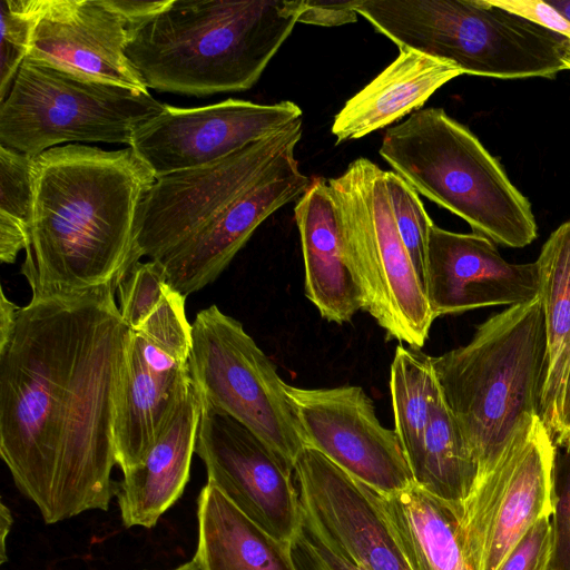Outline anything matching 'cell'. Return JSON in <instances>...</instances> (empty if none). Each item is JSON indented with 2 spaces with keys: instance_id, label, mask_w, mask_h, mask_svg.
Listing matches in <instances>:
<instances>
[{
  "instance_id": "obj_12",
  "label": "cell",
  "mask_w": 570,
  "mask_h": 570,
  "mask_svg": "<svg viewBox=\"0 0 570 570\" xmlns=\"http://www.w3.org/2000/svg\"><path fill=\"white\" fill-rule=\"evenodd\" d=\"M284 391L306 446L377 492L414 484L394 430L381 424L361 386L303 389L285 383Z\"/></svg>"
},
{
  "instance_id": "obj_20",
  "label": "cell",
  "mask_w": 570,
  "mask_h": 570,
  "mask_svg": "<svg viewBox=\"0 0 570 570\" xmlns=\"http://www.w3.org/2000/svg\"><path fill=\"white\" fill-rule=\"evenodd\" d=\"M200 411L202 402L191 385L146 458L122 472L116 495L126 528L155 527L183 494L189 480Z\"/></svg>"
},
{
  "instance_id": "obj_34",
  "label": "cell",
  "mask_w": 570,
  "mask_h": 570,
  "mask_svg": "<svg viewBox=\"0 0 570 570\" xmlns=\"http://www.w3.org/2000/svg\"><path fill=\"white\" fill-rule=\"evenodd\" d=\"M551 549V517H541L519 539L497 570H548Z\"/></svg>"
},
{
  "instance_id": "obj_8",
  "label": "cell",
  "mask_w": 570,
  "mask_h": 570,
  "mask_svg": "<svg viewBox=\"0 0 570 570\" xmlns=\"http://www.w3.org/2000/svg\"><path fill=\"white\" fill-rule=\"evenodd\" d=\"M164 107L148 90L98 80L27 56L0 102V145L32 158L65 142L129 147L136 129Z\"/></svg>"
},
{
  "instance_id": "obj_38",
  "label": "cell",
  "mask_w": 570,
  "mask_h": 570,
  "mask_svg": "<svg viewBox=\"0 0 570 570\" xmlns=\"http://www.w3.org/2000/svg\"><path fill=\"white\" fill-rule=\"evenodd\" d=\"M31 238V229L22 223L0 215V259L2 263H14L19 252L24 250Z\"/></svg>"
},
{
  "instance_id": "obj_14",
  "label": "cell",
  "mask_w": 570,
  "mask_h": 570,
  "mask_svg": "<svg viewBox=\"0 0 570 570\" xmlns=\"http://www.w3.org/2000/svg\"><path fill=\"white\" fill-rule=\"evenodd\" d=\"M299 118L302 109L288 100L263 105L228 98L193 108L165 104L136 129L129 147L158 178L216 161Z\"/></svg>"
},
{
  "instance_id": "obj_33",
  "label": "cell",
  "mask_w": 570,
  "mask_h": 570,
  "mask_svg": "<svg viewBox=\"0 0 570 570\" xmlns=\"http://www.w3.org/2000/svg\"><path fill=\"white\" fill-rule=\"evenodd\" d=\"M551 534L548 570H570V441L556 445Z\"/></svg>"
},
{
  "instance_id": "obj_19",
  "label": "cell",
  "mask_w": 570,
  "mask_h": 570,
  "mask_svg": "<svg viewBox=\"0 0 570 570\" xmlns=\"http://www.w3.org/2000/svg\"><path fill=\"white\" fill-rule=\"evenodd\" d=\"M187 363L129 330L115 421L116 464L122 472L146 458L189 391Z\"/></svg>"
},
{
  "instance_id": "obj_17",
  "label": "cell",
  "mask_w": 570,
  "mask_h": 570,
  "mask_svg": "<svg viewBox=\"0 0 570 570\" xmlns=\"http://www.w3.org/2000/svg\"><path fill=\"white\" fill-rule=\"evenodd\" d=\"M425 295L433 318L471 309L530 303L540 295L537 262H507L494 243L478 233L431 227Z\"/></svg>"
},
{
  "instance_id": "obj_28",
  "label": "cell",
  "mask_w": 570,
  "mask_h": 570,
  "mask_svg": "<svg viewBox=\"0 0 570 570\" xmlns=\"http://www.w3.org/2000/svg\"><path fill=\"white\" fill-rule=\"evenodd\" d=\"M385 181L399 234L425 292L428 244L434 223L405 179L387 170Z\"/></svg>"
},
{
  "instance_id": "obj_29",
  "label": "cell",
  "mask_w": 570,
  "mask_h": 570,
  "mask_svg": "<svg viewBox=\"0 0 570 570\" xmlns=\"http://www.w3.org/2000/svg\"><path fill=\"white\" fill-rule=\"evenodd\" d=\"M43 0H1L0 102L7 97L41 16Z\"/></svg>"
},
{
  "instance_id": "obj_2",
  "label": "cell",
  "mask_w": 570,
  "mask_h": 570,
  "mask_svg": "<svg viewBox=\"0 0 570 570\" xmlns=\"http://www.w3.org/2000/svg\"><path fill=\"white\" fill-rule=\"evenodd\" d=\"M32 224L20 272L31 298L118 285L138 206L156 177L131 147L66 144L33 157Z\"/></svg>"
},
{
  "instance_id": "obj_1",
  "label": "cell",
  "mask_w": 570,
  "mask_h": 570,
  "mask_svg": "<svg viewBox=\"0 0 570 570\" xmlns=\"http://www.w3.org/2000/svg\"><path fill=\"white\" fill-rule=\"evenodd\" d=\"M107 284L31 298L0 345V455L46 523L107 511L129 328Z\"/></svg>"
},
{
  "instance_id": "obj_21",
  "label": "cell",
  "mask_w": 570,
  "mask_h": 570,
  "mask_svg": "<svg viewBox=\"0 0 570 570\" xmlns=\"http://www.w3.org/2000/svg\"><path fill=\"white\" fill-rule=\"evenodd\" d=\"M304 261V292L321 316L342 325L364 309L345 255L327 180L315 177L294 208Z\"/></svg>"
},
{
  "instance_id": "obj_3",
  "label": "cell",
  "mask_w": 570,
  "mask_h": 570,
  "mask_svg": "<svg viewBox=\"0 0 570 570\" xmlns=\"http://www.w3.org/2000/svg\"><path fill=\"white\" fill-rule=\"evenodd\" d=\"M298 22L297 0H171L128 30L148 89L208 96L250 89Z\"/></svg>"
},
{
  "instance_id": "obj_5",
  "label": "cell",
  "mask_w": 570,
  "mask_h": 570,
  "mask_svg": "<svg viewBox=\"0 0 570 570\" xmlns=\"http://www.w3.org/2000/svg\"><path fill=\"white\" fill-rule=\"evenodd\" d=\"M381 157L419 194L464 219L493 243L521 248L538 227L528 198L464 125L439 107L386 129Z\"/></svg>"
},
{
  "instance_id": "obj_40",
  "label": "cell",
  "mask_w": 570,
  "mask_h": 570,
  "mask_svg": "<svg viewBox=\"0 0 570 570\" xmlns=\"http://www.w3.org/2000/svg\"><path fill=\"white\" fill-rule=\"evenodd\" d=\"M20 311V306L16 305L7 298L3 289L0 297V345L4 344L11 336Z\"/></svg>"
},
{
  "instance_id": "obj_9",
  "label": "cell",
  "mask_w": 570,
  "mask_h": 570,
  "mask_svg": "<svg viewBox=\"0 0 570 570\" xmlns=\"http://www.w3.org/2000/svg\"><path fill=\"white\" fill-rule=\"evenodd\" d=\"M187 364L200 402L238 421L294 471L306 445L285 382L243 324L215 304L199 311Z\"/></svg>"
},
{
  "instance_id": "obj_24",
  "label": "cell",
  "mask_w": 570,
  "mask_h": 570,
  "mask_svg": "<svg viewBox=\"0 0 570 570\" xmlns=\"http://www.w3.org/2000/svg\"><path fill=\"white\" fill-rule=\"evenodd\" d=\"M197 507L195 557L203 570H297L291 542L271 537L212 482L203 487Z\"/></svg>"
},
{
  "instance_id": "obj_43",
  "label": "cell",
  "mask_w": 570,
  "mask_h": 570,
  "mask_svg": "<svg viewBox=\"0 0 570 570\" xmlns=\"http://www.w3.org/2000/svg\"><path fill=\"white\" fill-rule=\"evenodd\" d=\"M547 2L570 20V0H550Z\"/></svg>"
},
{
  "instance_id": "obj_15",
  "label": "cell",
  "mask_w": 570,
  "mask_h": 570,
  "mask_svg": "<svg viewBox=\"0 0 570 570\" xmlns=\"http://www.w3.org/2000/svg\"><path fill=\"white\" fill-rule=\"evenodd\" d=\"M302 525L362 570H410L368 485L305 446L294 466Z\"/></svg>"
},
{
  "instance_id": "obj_4",
  "label": "cell",
  "mask_w": 570,
  "mask_h": 570,
  "mask_svg": "<svg viewBox=\"0 0 570 570\" xmlns=\"http://www.w3.org/2000/svg\"><path fill=\"white\" fill-rule=\"evenodd\" d=\"M432 364L475 461L476 481L491 471L521 422L540 416L548 371L540 298L488 318L468 344L432 356Z\"/></svg>"
},
{
  "instance_id": "obj_23",
  "label": "cell",
  "mask_w": 570,
  "mask_h": 570,
  "mask_svg": "<svg viewBox=\"0 0 570 570\" xmlns=\"http://www.w3.org/2000/svg\"><path fill=\"white\" fill-rule=\"evenodd\" d=\"M368 490L410 570H473L443 502L415 484L393 493Z\"/></svg>"
},
{
  "instance_id": "obj_41",
  "label": "cell",
  "mask_w": 570,
  "mask_h": 570,
  "mask_svg": "<svg viewBox=\"0 0 570 570\" xmlns=\"http://www.w3.org/2000/svg\"><path fill=\"white\" fill-rule=\"evenodd\" d=\"M556 445H562L570 441V367L563 391L558 426L553 435Z\"/></svg>"
},
{
  "instance_id": "obj_45",
  "label": "cell",
  "mask_w": 570,
  "mask_h": 570,
  "mask_svg": "<svg viewBox=\"0 0 570 570\" xmlns=\"http://www.w3.org/2000/svg\"><path fill=\"white\" fill-rule=\"evenodd\" d=\"M562 60H563V63H564L566 68L570 70V41H569L567 50H566V52L563 55Z\"/></svg>"
},
{
  "instance_id": "obj_25",
  "label": "cell",
  "mask_w": 570,
  "mask_h": 570,
  "mask_svg": "<svg viewBox=\"0 0 570 570\" xmlns=\"http://www.w3.org/2000/svg\"><path fill=\"white\" fill-rule=\"evenodd\" d=\"M535 262L548 347L540 417L553 438L570 367V220L551 233Z\"/></svg>"
},
{
  "instance_id": "obj_44",
  "label": "cell",
  "mask_w": 570,
  "mask_h": 570,
  "mask_svg": "<svg viewBox=\"0 0 570 570\" xmlns=\"http://www.w3.org/2000/svg\"><path fill=\"white\" fill-rule=\"evenodd\" d=\"M174 570H203V568L198 559L194 556V558L190 561L183 563L181 566L177 567Z\"/></svg>"
},
{
  "instance_id": "obj_31",
  "label": "cell",
  "mask_w": 570,
  "mask_h": 570,
  "mask_svg": "<svg viewBox=\"0 0 570 570\" xmlns=\"http://www.w3.org/2000/svg\"><path fill=\"white\" fill-rule=\"evenodd\" d=\"M32 157L0 145V215L11 217L31 229Z\"/></svg>"
},
{
  "instance_id": "obj_18",
  "label": "cell",
  "mask_w": 570,
  "mask_h": 570,
  "mask_svg": "<svg viewBox=\"0 0 570 570\" xmlns=\"http://www.w3.org/2000/svg\"><path fill=\"white\" fill-rule=\"evenodd\" d=\"M128 24L108 0H43L29 57L80 75L148 90L128 61Z\"/></svg>"
},
{
  "instance_id": "obj_7",
  "label": "cell",
  "mask_w": 570,
  "mask_h": 570,
  "mask_svg": "<svg viewBox=\"0 0 570 570\" xmlns=\"http://www.w3.org/2000/svg\"><path fill=\"white\" fill-rule=\"evenodd\" d=\"M385 171L360 157L327 186L364 311L389 338L421 350L434 318L399 234Z\"/></svg>"
},
{
  "instance_id": "obj_10",
  "label": "cell",
  "mask_w": 570,
  "mask_h": 570,
  "mask_svg": "<svg viewBox=\"0 0 570 570\" xmlns=\"http://www.w3.org/2000/svg\"><path fill=\"white\" fill-rule=\"evenodd\" d=\"M556 443L539 415L524 419L456 518L473 570H497L541 517L553 512Z\"/></svg>"
},
{
  "instance_id": "obj_39",
  "label": "cell",
  "mask_w": 570,
  "mask_h": 570,
  "mask_svg": "<svg viewBox=\"0 0 570 570\" xmlns=\"http://www.w3.org/2000/svg\"><path fill=\"white\" fill-rule=\"evenodd\" d=\"M170 1L108 0V3L125 18L130 30L163 11Z\"/></svg>"
},
{
  "instance_id": "obj_16",
  "label": "cell",
  "mask_w": 570,
  "mask_h": 570,
  "mask_svg": "<svg viewBox=\"0 0 570 570\" xmlns=\"http://www.w3.org/2000/svg\"><path fill=\"white\" fill-rule=\"evenodd\" d=\"M295 148L191 236L155 259L174 291L187 296L215 282L262 223L302 197L312 179L301 171Z\"/></svg>"
},
{
  "instance_id": "obj_11",
  "label": "cell",
  "mask_w": 570,
  "mask_h": 570,
  "mask_svg": "<svg viewBox=\"0 0 570 570\" xmlns=\"http://www.w3.org/2000/svg\"><path fill=\"white\" fill-rule=\"evenodd\" d=\"M303 134L302 118L210 164L155 179L135 218L127 267L158 259L257 180Z\"/></svg>"
},
{
  "instance_id": "obj_30",
  "label": "cell",
  "mask_w": 570,
  "mask_h": 570,
  "mask_svg": "<svg viewBox=\"0 0 570 570\" xmlns=\"http://www.w3.org/2000/svg\"><path fill=\"white\" fill-rule=\"evenodd\" d=\"M171 289L163 266L153 259L130 265L117 285L118 309L130 331H138Z\"/></svg>"
},
{
  "instance_id": "obj_27",
  "label": "cell",
  "mask_w": 570,
  "mask_h": 570,
  "mask_svg": "<svg viewBox=\"0 0 570 570\" xmlns=\"http://www.w3.org/2000/svg\"><path fill=\"white\" fill-rule=\"evenodd\" d=\"M390 392L394 432L411 470L420 458L430 421L442 399L432 356L400 344L390 367Z\"/></svg>"
},
{
  "instance_id": "obj_32",
  "label": "cell",
  "mask_w": 570,
  "mask_h": 570,
  "mask_svg": "<svg viewBox=\"0 0 570 570\" xmlns=\"http://www.w3.org/2000/svg\"><path fill=\"white\" fill-rule=\"evenodd\" d=\"M186 296L174 291L167 293L140 332L174 357L188 362L191 346V324L185 312Z\"/></svg>"
},
{
  "instance_id": "obj_42",
  "label": "cell",
  "mask_w": 570,
  "mask_h": 570,
  "mask_svg": "<svg viewBox=\"0 0 570 570\" xmlns=\"http://www.w3.org/2000/svg\"><path fill=\"white\" fill-rule=\"evenodd\" d=\"M12 525V515L9 508L1 503L0 508V543H1V563L7 561L6 540Z\"/></svg>"
},
{
  "instance_id": "obj_6",
  "label": "cell",
  "mask_w": 570,
  "mask_h": 570,
  "mask_svg": "<svg viewBox=\"0 0 570 570\" xmlns=\"http://www.w3.org/2000/svg\"><path fill=\"white\" fill-rule=\"evenodd\" d=\"M370 22L400 49L500 79L554 78L569 41L488 0H379Z\"/></svg>"
},
{
  "instance_id": "obj_13",
  "label": "cell",
  "mask_w": 570,
  "mask_h": 570,
  "mask_svg": "<svg viewBox=\"0 0 570 570\" xmlns=\"http://www.w3.org/2000/svg\"><path fill=\"white\" fill-rule=\"evenodd\" d=\"M195 453L208 482L278 541L292 542L302 525L294 471L259 438L202 402Z\"/></svg>"
},
{
  "instance_id": "obj_22",
  "label": "cell",
  "mask_w": 570,
  "mask_h": 570,
  "mask_svg": "<svg viewBox=\"0 0 570 570\" xmlns=\"http://www.w3.org/2000/svg\"><path fill=\"white\" fill-rule=\"evenodd\" d=\"M460 75L463 71L453 62L400 49L336 114L331 128L336 144L362 138L420 110L439 88Z\"/></svg>"
},
{
  "instance_id": "obj_37",
  "label": "cell",
  "mask_w": 570,
  "mask_h": 570,
  "mask_svg": "<svg viewBox=\"0 0 570 570\" xmlns=\"http://www.w3.org/2000/svg\"><path fill=\"white\" fill-rule=\"evenodd\" d=\"M298 22L321 27H338L357 20V13L350 1L297 0Z\"/></svg>"
},
{
  "instance_id": "obj_35",
  "label": "cell",
  "mask_w": 570,
  "mask_h": 570,
  "mask_svg": "<svg viewBox=\"0 0 570 570\" xmlns=\"http://www.w3.org/2000/svg\"><path fill=\"white\" fill-rule=\"evenodd\" d=\"M291 549L297 570H362L336 554L303 525L292 540Z\"/></svg>"
},
{
  "instance_id": "obj_36",
  "label": "cell",
  "mask_w": 570,
  "mask_h": 570,
  "mask_svg": "<svg viewBox=\"0 0 570 570\" xmlns=\"http://www.w3.org/2000/svg\"><path fill=\"white\" fill-rule=\"evenodd\" d=\"M491 4L521 16L570 40V20L539 0H488Z\"/></svg>"
},
{
  "instance_id": "obj_26",
  "label": "cell",
  "mask_w": 570,
  "mask_h": 570,
  "mask_svg": "<svg viewBox=\"0 0 570 570\" xmlns=\"http://www.w3.org/2000/svg\"><path fill=\"white\" fill-rule=\"evenodd\" d=\"M414 484L443 502L458 518L476 478V464L443 396L411 469Z\"/></svg>"
}]
</instances>
